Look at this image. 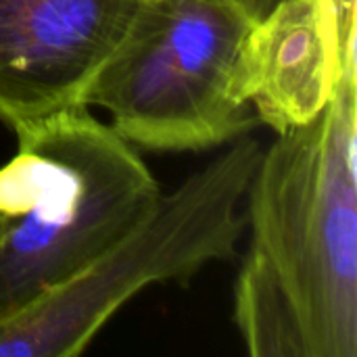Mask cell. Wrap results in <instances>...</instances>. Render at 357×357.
Wrapping results in <instances>:
<instances>
[{"instance_id":"1","label":"cell","mask_w":357,"mask_h":357,"mask_svg":"<svg viewBox=\"0 0 357 357\" xmlns=\"http://www.w3.org/2000/svg\"><path fill=\"white\" fill-rule=\"evenodd\" d=\"M0 167V326L84 274L161 197L130 140L75 105L13 128Z\"/></svg>"},{"instance_id":"2","label":"cell","mask_w":357,"mask_h":357,"mask_svg":"<svg viewBox=\"0 0 357 357\" xmlns=\"http://www.w3.org/2000/svg\"><path fill=\"white\" fill-rule=\"evenodd\" d=\"M357 65L312 123L278 134L247 188L249 251L289 297L310 357H357Z\"/></svg>"},{"instance_id":"4","label":"cell","mask_w":357,"mask_h":357,"mask_svg":"<svg viewBox=\"0 0 357 357\" xmlns=\"http://www.w3.org/2000/svg\"><path fill=\"white\" fill-rule=\"evenodd\" d=\"M255 19L236 0H144L88 90L134 146L209 151L251 134L259 119L241 90V59Z\"/></svg>"},{"instance_id":"7","label":"cell","mask_w":357,"mask_h":357,"mask_svg":"<svg viewBox=\"0 0 357 357\" xmlns=\"http://www.w3.org/2000/svg\"><path fill=\"white\" fill-rule=\"evenodd\" d=\"M234 320L255 357H310L297 314L268 268L245 253L234 287Z\"/></svg>"},{"instance_id":"3","label":"cell","mask_w":357,"mask_h":357,"mask_svg":"<svg viewBox=\"0 0 357 357\" xmlns=\"http://www.w3.org/2000/svg\"><path fill=\"white\" fill-rule=\"evenodd\" d=\"M264 146L251 134L192 172L84 274L0 326V357H73L140 291L190 282L232 261L247 226L241 205Z\"/></svg>"},{"instance_id":"6","label":"cell","mask_w":357,"mask_h":357,"mask_svg":"<svg viewBox=\"0 0 357 357\" xmlns=\"http://www.w3.org/2000/svg\"><path fill=\"white\" fill-rule=\"evenodd\" d=\"M356 23L337 0H280L251 25L241 90L259 123L287 134L322 115L357 65Z\"/></svg>"},{"instance_id":"5","label":"cell","mask_w":357,"mask_h":357,"mask_svg":"<svg viewBox=\"0 0 357 357\" xmlns=\"http://www.w3.org/2000/svg\"><path fill=\"white\" fill-rule=\"evenodd\" d=\"M144 0H0V121L86 105Z\"/></svg>"},{"instance_id":"8","label":"cell","mask_w":357,"mask_h":357,"mask_svg":"<svg viewBox=\"0 0 357 357\" xmlns=\"http://www.w3.org/2000/svg\"><path fill=\"white\" fill-rule=\"evenodd\" d=\"M255 21L259 17H264L268 10L274 8V4H278L280 0H236ZM337 4L341 6V10L347 15V17H356V0H337Z\"/></svg>"}]
</instances>
